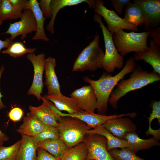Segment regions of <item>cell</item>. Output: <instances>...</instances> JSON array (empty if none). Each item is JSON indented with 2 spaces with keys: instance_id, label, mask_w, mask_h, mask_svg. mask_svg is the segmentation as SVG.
Listing matches in <instances>:
<instances>
[{
  "instance_id": "4fadbf2b",
  "label": "cell",
  "mask_w": 160,
  "mask_h": 160,
  "mask_svg": "<svg viewBox=\"0 0 160 160\" xmlns=\"http://www.w3.org/2000/svg\"><path fill=\"white\" fill-rule=\"evenodd\" d=\"M76 101L79 108L82 111L94 113L97 103L95 91L90 85L77 89L70 94Z\"/></svg>"
},
{
  "instance_id": "6da1fadb",
  "label": "cell",
  "mask_w": 160,
  "mask_h": 160,
  "mask_svg": "<svg viewBox=\"0 0 160 160\" xmlns=\"http://www.w3.org/2000/svg\"><path fill=\"white\" fill-rule=\"evenodd\" d=\"M136 65L133 57L131 56L121 70L114 76L106 72L97 80L92 79L88 76L83 78L84 81L91 85L95 91L97 103V109L98 114L104 115L107 111L108 100L114 88L125 75L132 72Z\"/></svg>"
},
{
  "instance_id": "9a60e30c",
  "label": "cell",
  "mask_w": 160,
  "mask_h": 160,
  "mask_svg": "<svg viewBox=\"0 0 160 160\" xmlns=\"http://www.w3.org/2000/svg\"><path fill=\"white\" fill-rule=\"evenodd\" d=\"M55 59L49 57L45 60V81L44 84L47 89L48 95H62L60 85L55 71Z\"/></svg>"
},
{
  "instance_id": "ee69618b",
  "label": "cell",
  "mask_w": 160,
  "mask_h": 160,
  "mask_svg": "<svg viewBox=\"0 0 160 160\" xmlns=\"http://www.w3.org/2000/svg\"><path fill=\"white\" fill-rule=\"evenodd\" d=\"M95 160L94 159H89V160Z\"/></svg>"
},
{
  "instance_id": "52a82bcc",
  "label": "cell",
  "mask_w": 160,
  "mask_h": 160,
  "mask_svg": "<svg viewBox=\"0 0 160 160\" xmlns=\"http://www.w3.org/2000/svg\"><path fill=\"white\" fill-rule=\"evenodd\" d=\"M103 0H96L94 9L95 13L103 18L109 32L113 34L121 30L126 29L135 32L137 31V27L127 23L114 11L107 8Z\"/></svg>"
},
{
  "instance_id": "1f68e13d",
  "label": "cell",
  "mask_w": 160,
  "mask_h": 160,
  "mask_svg": "<svg viewBox=\"0 0 160 160\" xmlns=\"http://www.w3.org/2000/svg\"><path fill=\"white\" fill-rule=\"evenodd\" d=\"M21 142L20 139L9 146L0 145V160H15Z\"/></svg>"
},
{
  "instance_id": "5b68a950",
  "label": "cell",
  "mask_w": 160,
  "mask_h": 160,
  "mask_svg": "<svg viewBox=\"0 0 160 160\" xmlns=\"http://www.w3.org/2000/svg\"><path fill=\"white\" fill-rule=\"evenodd\" d=\"M99 40L97 34L79 54L73 64L72 71H94L102 68L104 52L100 47Z\"/></svg>"
},
{
  "instance_id": "7a4b0ae2",
  "label": "cell",
  "mask_w": 160,
  "mask_h": 160,
  "mask_svg": "<svg viewBox=\"0 0 160 160\" xmlns=\"http://www.w3.org/2000/svg\"><path fill=\"white\" fill-rule=\"evenodd\" d=\"M132 73L129 78L121 80L111 93L108 102L114 109L118 107L119 100L127 93L160 80V74L144 70L140 65Z\"/></svg>"
},
{
  "instance_id": "5bb4252c",
  "label": "cell",
  "mask_w": 160,
  "mask_h": 160,
  "mask_svg": "<svg viewBox=\"0 0 160 160\" xmlns=\"http://www.w3.org/2000/svg\"><path fill=\"white\" fill-rule=\"evenodd\" d=\"M119 117L108 120L104 127L116 137L122 140L127 134L136 132L137 127L129 117Z\"/></svg>"
},
{
  "instance_id": "ffe728a7",
  "label": "cell",
  "mask_w": 160,
  "mask_h": 160,
  "mask_svg": "<svg viewBox=\"0 0 160 160\" xmlns=\"http://www.w3.org/2000/svg\"><path fill=\"white\" fill-rule=\"evenodd\" d=\"M45 126L30 112L24 117L23 123L17 131L22 136L34 137L42 131Z\"/></svg>"
},
{
  "instance_id": "7bdbcfd3",
  "label": "cell",
  "mask_w": 160,
  "mask_h": 160,
  "mask_svg": "<svg viewBox=\"0 0 160 160\" xmlns=\"http://www.w3.org/2000/svg\"><path fill=\"white\" fill-rule=\"evenodd\" d=\"M4 142L3 141L0 140V145H2Z\"/></svg>"
},
{
  "instance_id": "4316f807",
  "label": "cell",
  "mask_w": 160,
  "mask_h": 160,
  "mask_svg": "<svg viewBox=\"0 0 160 160\" xmlns=\"http://www.w3.org/2000/svg\"><path fill=\"white\" fill-rule=\"evenodd\" d=\"M88 150L86 143L81 142L68 148L60 160H86Z\"/></svg>"
},
{
  "instance_id": "2e32d148",
  "label": "cell",
  "mask_w": 160,
  "mask_h": 160,
  "mask_svg": "<svg viewBox=\"0 0 160 160\" xmlns=\"http://www.w3.org/2000/svg\"><path fill=\"white\" fill-rule=\"evenodd\" d=\"M42 104L38 107L30 105V112L36 117L44 124L57 127L58 122L55 113L51 108L49 101L42 97Z\"/></svg>"
},
{
  "instance_id": "74e56055",
  "label": "cell",
  "mask_w": 160,
  "mask_h": 160,
  "mask_svg": "<svg viewBox=\"0 0 160 160\" xmlns=\"http://www.w3.org/2000/svg\"><path fill=\"white\" fill-rule=\"evenodd\" d=\"M149 36L151 38L152 40L159 47L160 46V26L150 31Z\"/></svg>"
},
{
  "instance_id": "d6986e66",
  "label": "cell",
  "mask_w": 160,
  "mask_h": 160,
  "mask_svg": "<svg viewBox=\"0 0 160 160\" xmlns=\"http://www.w3.org/2000/svg\"><path fill=\"white\" fill-rule=\"evenodd\" d=\"M84 2L87 3L90 8L93 9L95 4L94 0H51L50 8L52 17L47 25V30L52 34L54 33L55 19L60 9L65 7L76 5Z\"/></svg>"
},
{
  "instance_id": "ba28073f",
  "label": "cell",
  "mask_w": 160,
  "mask_h": 160,
  "mask_svg": "<svg viewBox=\"0 0 160 160\" xmlns=\"http://www.w3.org/2000/svg\"><path fill=\"white\" fill-rule=\"evenodd\" d=\"M26 58L31 63L34 69L33 82L27 92V94L34 96L39 101L42 97L41 94L44 84L43 76L45 69V55L41 53L36 55L35 53H32L28 54Z\"/></svg>"
},
{
  "instance_id": "836d02e7",
  "label": "cell",
  "mask_w": 160,
  "mask_h": 160,
  "mask_svg": "<svg viewBox=\"0 0 160 160\" xmlns=\"http://www.w3.org/2000/svg\"><path fill=\"white\" fill-rule=\"evenodd\" d=\"M110 1L111 4L116 13L121 17L124 7L131 2L130 0H111Z\"/></svg>"
},
{
  "instance_id": "f546056e",
  "label": "cell",
  "mask_w": 160,
  "mask_h": 160,
  "mask_svg": "<svg viewBox=\"0 0 160 160\" xmlns=\"http://www.w3.org/2000/svg\"><path fill=\"white\" fill-rule=\"evenodd\" d=\"M36 50V48H26L23 43L17 41L13 42L9 47L3 51L2 53L9 55L13 58H17L26 54L34 53Z\"/></svg>"
},
{
  "instance_id": "7402d4cb",
  "label": "cell",
  "mask_w": 160,
  "mask_h": 160,
  "mask_svg": "<svg viewBox=\"0 0 160 160\" xmlns=\"http://www.w3.org/2000/svg\"><path fill=\"white\" fill-rule=\"evenodd\" d=\"M47 100L53 103L60 111H65L72 114L81 111L78 107L76 100L71 97L62 95H48L44 96Z\"/></svg>"
},
{
  "instance_id": "60d3db41",
  "label": "cell",
  "mask_w": 160,
  "mask_h": 160,
  "mask_svg": "<svg viewBox=\"0 0 160 160\" xmlns=\"http://www.w3.org/2000/svg\"><path fill=\"white\" fill-rule=\"evenodd\" d=\"M4 70V66L3 65L0 68V82L1 75ZM2 97L3 95H1L0 91V110L5 108L6 107V105L4 104L1 100V98Z\"/></svg>"
},
{
  "instance_id": "e575fe53",
  "label": "cell",
  "mask_w": 160,
  "mask_h": 160,
  "mask_svg": "<svg viewBox=\"0 0 160 160\" xmlns=\"http://www.w3.org/2000/svg\"><path fill=\"white\" fill-rule=\"evenodd\" d=\"M51 1V0H41L39 2L40 9L44 16L46 18L51 19L52 17L50 8Z\"/></svg>"
},
{
  "instance_id": "f6af8a7d",
  "label": "cell",
  "mask_w": 160,
  "mask_h": 160,
  "mask_svg": "<svg viewBox=\"0 0 160 160\" xmlns=\"http://www.w3.org/2000/svg\"><path fill=\"white\" fill-rule=\"evenodd\" d=\"M1 0H0V3L1 2Z\"/></svg>"
},
{
  "instance_id": "d4e9b609",
  "label": "cell",
  "mask_w": 160,
  "mask_h": 160,
  "mask_svg": "<svg viewBox=\"0 0 160 160\" xmlns=\"http://www.w3.org/2000/svg\"><path fill=\"white\" fill-rule=\"evenodd\" d=\"M123 19L127 23L138 27L144 25L145 16L143 11L138 5L131 2L125 6Z\"/></svg>"
},
{
  "instance_id": "cb8c5ba5",
  "label": "cell",
  "mask_w": 160,
  "mask_h": 160,
  "mask_svg": "<svg viewBox=\"0 0 160 160\" xmlns=\"http://www.w3.org/2000/svg\"><path fill=\"white\" fill-rule=\"evenodd\" d=\"M87 134H97L105 137L107 140V149L108 151L113 148H128L129 147V144L127 140L114 136L105 129L103 125L90 129L88 131Z\"/></svg>"
},
{
  "instance_id": "277c9868",
  "label": "cell",
  "mask_w": 160,
  "mask_h": 160,
  "mask_svg": "<svg viewBox=\"0 0 160 160\" xmlns=\"http://www.w3.org/2000/svg\"><path fill=\"white\" fill-rule=\"evenodd\" d=\"M57 128L60 139L68 148L83 141L90 127L82 121L69 116H61Z\"/></svg>"
},
{
  "instance_id": "7c38bea8",
  "label": "cell",
  "mask_w": 160,
  "mask_h": 160,
  "mask_svg": "<svg viewBox=\"0 0 160 160\" xmlns=\"http://www.w3.org/2000/svg\"><path fill=\"white\" fill-rule=\"evenodd\" d=\"M59 113L60 116H69L77 118L86 123L91 129H93L99 125H103L108 120L111 119L126 116L131 118L133 116L132 113L106 116L82 110L72 114L63 113L59 111Z\"/></svg>"
},
{
  "instance_id": "e0dca14e",
  "label": "cell",
  "mask_w": 160,
  "mask_h": 160,
  "mask_svg": "<svg viewBox=\"0 0 160 160\" xmlns=\"http://www.w3.org/2000/svg\"><path fill=\"white\" fill-rule=\"evenodd\" d=\"M29 9L32 11L34 16L37 28L32 40H41L46 42L49 41L47 37L44 29V24L46 18L44 16L40 9L37 0H28L25 5L24 10Z\"/></svg>"
},
{
  "instance_id": "ab89813d",
  "label": "cell",
  "mask_w": 160,
  "mask_h": 160,
  "mask_svg": "<svg viewBox=\"0 0 160 160\" xmlns=\"http://www.w3.org/2000/svg\"><path fill=\"white\" fill-rule=\"evenodd\" d=\"M3 21L0 20V25ZM13 41L9 38H7L5 40L3 41L0 39V53L2 49L4 48H7L13 43Z\"/></svg>"
},
{
  "instance_id": "44dd1931",
  "label": "cell",
  "mask_w": 160,
  "mask_h": 160,
  "mask_svg": "<svg viewBox=\"0 0 160 160\" xmlns=\"http://www.w3.org/2000/svg\"><path fill=\"white\" fill-rule=\"evenodd\" d=\"M124 140L129 144V147L127 148L135 154L140 150L148 149L160 145L159 141L154 137L147 139H142L136 132L127 134Z\"/></svg>"
},
{
  "instance_id": "3957f363",
  "label": "cell",
  "mask_w": 160,
  "mask_h": 160,
  "mask_svg": "<svg viewBox=\"0 0 160 160\" xmlns=\"http://www.w3.org/2000/svg\"><path fill=\"white\" fill-rule=\"evenodd\" d=\"M150 31L127 32L121 30L113 34L114 44L118 52L123 57L132 52L148 50L147 40Z\"/></svg>"
},
{
  "instance_id": "d6a6232c",
  "label": "cell",
  "mask_w": 160,
  "mask_h": 160,
  "mask_svg": "<svg viewBox=\"0 0 160 160\" xmlns=\"http://www.w3.org/2000/svg\"><path fill=\"white\" fill-rule=\"evenodd\" d=\"M33 137L38 143L49 140L59 139L60 135L57 127L46 125L42 131Z\"/></svg>"
},
{
  "instance_id": "30bf717a",
  "label": "cell",
  "mask_w": 160,
  "mask_h": 160,
  "mask_svg": "<svg viewBox=\"0 0 160 160\" xmlns=\"http://www.w3.org/2000/svg\"><path fill=\"white\" fill-rule=\"evenodd\" d=\"M83 141L87 144L88 150L86 160H115L107 150V140L104 136L87 134Z\"/></svg>"
},
{
  "instance_id": "f1b7e54d",
  "label": "cell",
  "mask_w": 160,
  "mask_h": 160,
  "mask_svg": "<svg viewBox=\"0 0 160 160\" xmlns=\"http://www.w3.org/2000/svg\"><path fill=\"white\" fill-rule=\"evenodd\" d=\"M152 110L150 113V116L148 117L149 121L148 129L145 132L147 136L151 135L156 140L159 141L160 139V128L157 130H154L151 127V124L153 120L157 119L159 124H160V101H154L151 103Z\"/></svg>"
},
{
  "instance_id": "83f0119b",
  "label": "cell",
  "mask_w": 160,
  "mask_h": 160,
  "mask_svg": "<svg viewBox=\"0 0 160 160\" xmlns=\"http://www.w3.org/2000/svg\"><path fill=\"white\" fill-rule=\"evenodd\" d=\"M22 12L15 8L9 0H1L0 3V20L20 18Z\"/></svg>"
},
{
  "instance_id": "4dcf8cb0",
  "label": "cell",
  "mask_w": 160,
  "mask_h": 160,
  "mask_svg": "<svg viewBox=\"0 0 160 160\" xmlns=\"http://www.w3.org/2000/svg\"><path fill=\"white\" fill-rule=\"evenodd\" d=\"M108 151L115 160H149L138 157L127 148H114Z\"/></svg>"
},
{
  "instance_id": "ac0fdd59",
  "label": "cell",
  "mask_w": 160,
  "mask_h": 160,
  "mask_svg": "<svg viewBox=\"0 0 160 160\" xmlns=\"http://www.w3.org/2000/svg\"><path fill=\"white\" fill-rule=\"evenodd\" d=\"M133 57L136 61L143 60L149 64L153 68V72L160 74V48L152 40L150 41L147 51L135 52Z\"/></svg>"
},
{
  "instance_id": "b9f144b4",
  "label": "cell",
  "mask_w": 160,
  "mask_h": 160,
  "mask_svg": "<svg viewBox=\"0 0 160 160\" xmlns=\"http://www.w3.org/2000/svg\"><path fill=\"white\" fill-rule=\"evenodd\" d=\"M8 137L1 131L0 129V140L4 142L8 140Z\"/></svg>"
},
{
  "instance_id": "484cf974",
  "label": "cell",
  "mask_w": 160,
  "mask_h": 160,
  "mask_svg": "<svg viewBox=\"0 0 160 160\" xmlns=\"http://www.w3.org/2000/svg\"><path fill=\"white\" fill-rule=\"evenodd\" d=\"M38 147L45 150L52 156L60 159L68 148L60 138L39 142Z\"/></svg>"
},
{
  "instance_id": "9c48e42d",
  "label": "cell",
  "mask_w": 160,
  "mask_h": 160,
  "mask_svg": "<svg viewBox=\"0 0 160 160\" xmlns=\"http://www.w3.org/2000/svg\"><path fill=\"white\" fill-rule=\"evenodd\" d=\"M20 19L19 21L10 23L8 29L3 33L10 35L9 39L12 41L19 35H21V39L23 41L26 38L28 34L36 31V20L31 10H24Z\"/></svg>"
},
{
  "instance_id": "8d00e7d4",
  "label": "cell",
  "mask_w": 160,
  "mask_h": 160,
  "mask_svg": "<svg viewBox=\"0 0 160 160\" xmlns=\"http://www.w3.org/2000/svg\"><path fill=\"white\" fill-rule=\"evenodd\" d=\"M36 160H60L49 153L45 150L38 148Z\"/></svg>"
},
{
  "instance_id": "603a6c76",
  "label": "cell",
  "mask_w": 160,
  "mask_h": 160,
  "mask_svg": "<svg viewBox=\"0 0 160 160\" xmlns=\"http://www.w3.org/2000/svg\"><path fill=\"white\" fill-rule=\"evenodd\" d=\"M21 140L15 160H36L38 143L33 137L22 136Z\"/></svg>"
},
{
  "instance_id": "8fae6325",
  "label": "cell",
  "mask_w": 160,
  "mask_h": 160,
  "mask_svg": "<svg viewBox=\"0 0 160 160\" xmlns=\"http://www.w3.org/2000/svg\"><path fill=\"white\" fill-rule=\"evenodd\" d=\"M143 9L145 16L144 29L150 31L160 23V0H133Z\"/></svg>"
},
{
  "instance_id": "f35d334b",
  "label": "cell",
  "mask_w": 160,
  "mask_h": 160,
  "mask_svg": "<svg viewBox=\"0 0 160 160\" xmlns=\"http://www.w3.org/2000/svg\"><path fill=\"white\" fill-rule=\"evenodd\" d=\"M9 1L15 8L22 12L28 0H9Z\"/></svg>"
},
{
  "instance_id": "d590c367",
  "label": "cell",
  "mask_w": 160,
  "mask_h": 160,
  "mask_svg": "<svg viewBox=\"0 0 160 160\" xmlns=\"http://www.w3.org/2000/svg\"><path fill=\"white\" fill-rule=\"evenodd\" d=\"M23 114V111L21 108L16 107L11 109L8 113V116L12 121L16 122L21 119Z\"/></svg>"
},
{
  "instance_id": "8992f818",
  "label": "cell",
  "mask_w": 160,
  "mask_h": 160,
  "mask_svg": "<svg viewBox=\"0 0 160 160\" xmlns=\"http://www.w3.org/2000/svg\"><path fill=\"white\" fill-rule=\"evenodd\" d=\"M93 18L94 21L100 25L105 43V52L102 68L106 72L110 73L114 71L116 68H122L124 67V57L118 52L114 44L113 34L108 31L104 25L101 16L95 13Z\"/></svg>"
}]
</instances>
